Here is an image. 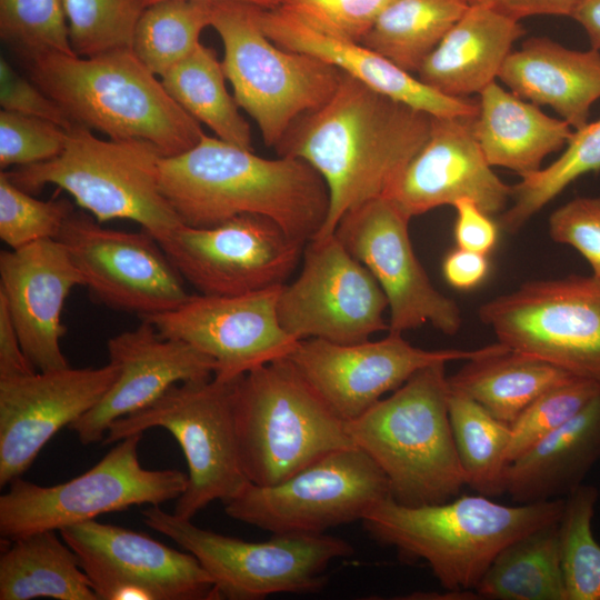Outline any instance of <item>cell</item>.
Wrapping results in <instances>:
<instances>
[{
    "label": "cell",
    "instance_id": "obj_35",
    "mask_svg": "<svg viewBox=\"0 0 600 600\" xmlns=\"http://www.w3.org/2000/svg\"><path fill=\"white\" fill-rule=\"evenodd\" d=\"M448 407L466 484L489 498L503 494L510 426L459 392L450 390Z\"/></svg>",
    "mask_w": 600,
    "mask_h": 600
},
{
    "label": "cell",
    "instance_id": "obj_8",
    "mask_svg": "<svg viewBox=\"0 0 600 600\" xmlns=\"http://www.w3.org/2000/svg\"><path fill=\"white\" fill-rule=\"evenodd\" d=\"M260 8L212 2L210 26L222 41V68L238 106L256 121L266 146L276 148L298 118L332 97L343 72L276 44L260 24Z\"/></svg>",
    "mask_w": 600,
    "mask_h": 600
},
{
    "label": "cell",
    "instance_id": "obj_14",
    "mask_svg": "<svg viewBox=\"0 0 600 600\" xmlns=\"http://www.w3.org/2000/svg\"><path fill=\"white\" fill-rule=\"evenodd\" d=\"M301 260L298 277L278 298L279 320L290 336L350 344L389 330L382 289L334 233L309 240Z\"/></svg>",
    "mask_w": 600,
    "mask_h": 600
},
{
    "label": "cell",
    "instance_id": "obj_22",
    "mask_svg": "<svg viewBox=\"0 0 600 600\" xmlns=\"http://www.w3.org/2000/svg\"><path fill=\"white\" fill-rule=\"evenodd\" d=\"M473 118L432 117L427 141L387 197L410 219L463 198L490 216L506 210L512 187L487 161Z\"/></svg>",
    "mask_w": 600,
    "mask_h": 600
},
{
    "label": "cell",
    "instance_id": "obj_18",
    "mask_svg": "<svg viewBox=\"0 0 600 600\" xmlns=\"http://www.w3.org/2000/svg\"><path fill=\"white\" fill-rule=\"evenodd\" d=\"M59 533L77 553L99 600L213 599L211 577L188 551L96 519Z\"/></svg>",
    "mask_w": 600,
    "mask_h": 600
},
{
    "label": "cell",
    "instance_id": "obj_17",
    "mask_svg": "<svg viewBox=\"0 0 600 600\" xmlns=\"http://www.w3.org/2000/svg\"><path fill=\"white\" fill-rule=\"evenodd\" d=\"M409 221L393 201L379 198L348 211L333 233L382 289L388 332L402 334L429 323L454 336L462 326L460 307L428 277L414 253Z\"/></svg>",
    "mask_w": 600,
    "mask_h": 600
},
{
    "label": "cell",
    "instance_id": "obj_34",
    "mask_svg": "<svg viewBox=\"0 0 600 600\" xmlns=\"http://www.w3.org/2000/svg\"><path fill=\"white\" fill-rule=\"evenodd\" d=\"M160 78L171 98L198 122L218 138L252 150L250 124L228 92L222 62L211 48L200 43Z\"/></svg>",
    "mask_w": 600,
    "mask_h": 600
},
{
    "label": "cell",
    "instance_id": "obj_47",
    "mask_svg": "<svg viewBox=\"0 0 600 600\" xmlns=\"http://www.w3.org/2000/svg\"><path fill=\"white\" fill-rule=\"evenodd\" d=\"M453 207L457 212L453 229L457 247L488 254L498 241V224L471 199H460Z\"/></svg>",
    "mask_w": 600,
    "mask_h": 600
},
{
    "label": "cell",
    "instance_id": "obj_20",
    "mask_svg": "<svg viewBox=\"0 0 600 600\" xmlns=\"http://www.w3.org/2000/svg\"><path fill=\"white\" fill-rule=\"evenodd\" d=\"M282 286L238 296L191 294L177 309L146 320L161 336L210 357L216 378L233 380L287 358L297 347L299 341L282 328L278 316Z\"/></svg>",
    "mask_w": 600,
    "mask_h": 600
},
{
    "label": "cell",
    "instance_id": "obj_41",
    "mask_svg": "<svg viewBox=\"0 0 600 600\" xmlns=\"http://www.w3.org/2000/svg\"><path fill=\"white\" fill-rule=\"evenodd\" d=\"M599 393L598 383L573 377L540 394L510 426L508 463L567 423Z\"/></svg>",
    "mask_w": 600,
    "mask_h": 600
},
{
    "label": "cell",
    "instance_id": "obj_24",
    "mask_svg": "<svg viewBox=\"0 0 600 600\" xmlns=\"http://www.w3.org/2000/svg\"><path fill=\"white\" fill-rule=\"evenodd\" d=\"M83 278L57 239L0 252V299L6 303L23 351L38 371L70 367L61 350L64 302Z\"/></svg>",
    "mask_w": 600,
    "mask_h": 600
},
{
    "label": "cell",
    "instance_id": "obj_51",
    "mask_svg": "<svg viewBox=\"0 0 600 600\" xmlns=\"http://www.w3.org/2000/svg\"><path fill=\"white\" fill-rule=\"evenodd\" d=\"M571 18L584 29L591 47L600 51V0H580Z\"/></svg>",
    "mask_w": 600,
    "mask_h": 600
},
{
    "label": "cell",
    "instance_id": "obj_16",
    "mask_svg": "<svg viewBox=\"0 0 600 600\" xmlns=\"http://www.w3.org/2000/svg\"><path fill=\"white\" fill-rule=\"evenodd\" d=\"M160 246L199 294L238 296L287 283L306 243L268 218L241 214L212 227L182 223Z\"/></svg>",
    "mask_w": 600,
    "mask_h": 600
},
{
    "label": "cell",
    "instance_id": "obj_39",
    "mask_svg": "<svg viewBox=\"0 0 600 600\" xmlns=\"http://www.w3.org/2000/svg\"><path fill=\"white\" fill-rule=\"evenodd\" d=\"M72 51L92 57L131 49L146 0H63Z\"/></svg>",
    "mask_w": 600,
    "mask_h": 600
},
{
    "label": "cell",
    "instance_id": "obj_2",
    "mask_svg": "<svg viewBox=\"0 0 600 600\" xmlns=\"http://www.w3.org/2000/svg\"><path fill=\"white\" fill-rule=\"evenodd\" d=\"M159 182L181 222L190 227L256 214L307 243L329 211L328 187L306 161L262 158L206 133L189 150L160 159Z\"/></svg>",
    "mask_w": 600,
    "mask_h": 600
},
{
    "label": "cell",
    "instance_id": "obj_26",
    "mask_svg": "<svg viewBox=\"0 0 600 600\" xmlns=\"http://www.w3.org/2000/svg\"><path fill=\"white\" fill-rule=\"evenodd\" d=\"M498 78L514 94L551 107L580 130L600 99V51L573 50L547 37H532L508 56Z\"/></svg>",
    "mask_w": 600,
    "mask_h": 600
},
{
    "label": "cell",
    "instance_id": "obj_42",
    "mask_svg": "<svg viewBox=\"0 0 600 600\" xmlns=\"http://www.w3.org/2000/svg\"><path fill=\"white\" fill-rule=\"evenodd\" d=\"M74 212L66 199L39 200L0 173V238L16 250L30 243L57 239Z\"/></svg>",
    "mask_w": 600,
    "mask_h": 600
},
{
    "label": "cell",
    "instance_id": "obj_48",
    "mask_svg": "<svg viewBox=\"0 0 600 600\" xmlns=\"http://www.w3.org/2000/svg\"><path fill=\"white\" fill-rule=\"evenodd\" d=\"M489 272L487 254L456 248L443 259L442 273L446 281L459 290L479 286Z\"/></svg>",
    "mask_w": 600,
    "mask_h": 600
},
{
    "label": "cell",
    "instance_id": "obj_6",
    "mask_svg": "<svg viewBox=\"0 0 600 600\" xmlns=\"http://www.w3.org/2000/svg\"><path fill=\"white\" fill-rule=\"evenodd\" d=\"M234 426L250 483L272 486L324 456L353 446L346 421L304 381L287 358L238 378Z\"/></svg>",
    "mask_w": 600,
    "mask_h": 600
},
{
    "label": "cell",
    "instance_id": "obj_23",
    "mask_svg": "<svg viewBox=\"0 0 600 600\" xmlns=\"http://www.w3.org/2000/svg\"><path fill=\"white\" fill-rule=\"evenodd\" d=\"M119 374L102 399L68 428L84 444L102 442L110 424L160 398L170 387L213 377V360L189 343L161 336L146 319L107 342Z\"/></svg>",
    "mask_w": 600,
    "mask_h": 600
},
{
    "label": "cell",
    "instance_id": "obj_44",
    "mask_svg": "<svg viewBox=\"0 0 600 600\" xmlns=\"http://www.w3.org/2000/svg\"><path fill=\"white\" fill-rule=\"evenodd\" d=\"M391 0H282L281 7L328 36L361 42Z\"/></svg>",
    "mask_w": 600,
    "mask_h": 600
},
{
    "label": "cell",
    "instance_id": "obj_15",
    "mask_svg": "<svg viewBox=\"0 0 600 600\" xmlns=\"http://www.w3.org/2000/svg\"><path fill=\"white\" fill-rule=\"evenodd\" d=\"M68 250L92 299L148 319L172 311L191 296L184 279L148 232L104 228L73 212L57 237Z\"/></svg>",
    "mask_w": 600,
    "mask_h": 600
},
{
    "label": "cell",
    "instance_id": "obj_43",
    "mask_svg": "<svg viewBox=\"0 0 600 600\" xmlns=\"http://www.w3.org/2000/svg\"><path fill=\"white\" fill-rule=\"evenodd\" d=\"M69 130L46 119L1 109L0 167H26L51 160L66 147Z\"/></svg>",
    "mask_w": 600,
    "mask_h": 600
},
{
    "label": "cell",
    "instance_id": "obj_50",
    "mask_svg": "<svg viewBox=\"0 0 600 600\" xmlns=\"http://www.w3.org/2000/svg\"><path fill=\"white\" fill-rule=\"evenodd\" d=\"M580 0H488L502 13L516 19L532 16L571 17Z\"/></svg>",
    "mask_w": 600,
    "mask_h": 600
},
{
    "label": "cell",
    "instance_id": "obj_45",
    "mask_svg": "<svg viewBox=\"0 0 600 600\" xmlns=\"http://www.w3.org/2000/svg\"><path fill=\"white\" fill-rule=\"evenodd\" d=\"M550 238L577 250L600 278V197H578L549 217Z\"/></svg>",
    "mask_w": 600,
    "mask_h": 600
},
{
    "label": "cell",
    "instance_id": "obj_40",
    "mask_svg": "<svg viewBox=\"0 0 600 600\" xmlns=\"http://www.w3.org/2000/svg\"><path fill=\"white\" fill-rule=\"evenodd\" d=\"M0 36L24 59L74 54L63 0H0Z\"/></svg>",
    "mask_w": 600,
    "mask_h": 600
},
{
    "label": "cell",
    "instance_id": "obj_3",
    "mask_svg": "<svg viewBox=\"0 0 600 600\" xmlns=\"http://www.w3.org/2000/svg\"><path fill=\"white\" fill-rule=\"evenodd\" d=\"M29 78L74 124L113 140H138L162 157L182 153L204 132L132 49L92 57L44 53L28 59Z\"/></svg>",
    "mask_w": 600,
    "mask_h": 600
},
{
    "label": "cell",
    "instance_id": "obj_27",
    "mask_svg": "<svg viewBox=\"0 0 600 600\" xmlns=\"http://www.w3.org/2000/svg\"><path fill=\"white\" fill-rule=\"evenodd\" d=\"M524 28L490 3L471 2L426 58L417 78L442 94L467 98L498 78Z\"/></svg>",
    "mask_w": 600,
    "mask_h": 600
},
{
    "label": "cell",
    "instance_id": "obj_10",
    "mask_svg": "<svg viewBox=\"0 0 600 600\" xmlns=\"http://www.w3.org/2000/svg\"><path fill=\"white\" fill-rule=\"evenodd\" d=\"M237 379L173 384L148 407L113 421L102 440H119L151 428H163L177 440L188 466V487L174 514L192 519L216 500L236 497L249 482L239 453L233 400Z\"/></svg>",
    "mask_w": 600,
    "mask_h": 600
},
{
    "label": "cell",
    "instance_id": "obj_21",
    "mask_svg": "<svg viewBox=\"0 0 600 600\" xmlns=\"http://www.w3.org/2000/svg\"><path fill=\"white\" fill-rule=\"evenodd\" d=\"M118 374L109 361L0 378V486L20 478L58 431L102 399Z\"/></svg>",
    "mask_w": 600,
    "mask_h": 600
},
{
    "label": "cell",
    "instance_id": "obj_19",
    "mask_svg": "<svg viewBox=\"0 0 600 600\" xmlns=\"http://www.w3.org/2000/svg\"><path fill=\"white\" fill-rule=\"evenodd\" d=\"M494 347L496 343L471 350H427L411 344L401 333L388 332L380 340L350 344L316 338L300 340L287 359L327 406L348 422L420 369L467 361Z\"/></svg>",
    "mask_w": 600,
    "mask_h": 600
},
{
    "label": "cell",
    "instance_id": "obj_29",
    "mask_svg": "<svg viewBox=\"0 0 600 600\" xmlns=\"http://www.w3.org/2000/svg\"><path fill=\"white\" fill-rule=\"evenodd\" d=\"M472 131L491 167L521 178L540 170L544 158L567 146L573 133L563 119L546 114L496 81L479 93Z\"/></svg>",
    "mask_w": 600,
    "mask_h": 600
},
{
    "label": "cell",
    "instance_id": "obj_46",
    "mask_svg": "<svg viewBox=\"0 0 600 600\" xmlns=\"http://www.w3.org/2000/svg\"><path fill=\"white\" fill-rule=\"evenodd\" d=\"M0 104L3 110L42 118L68 130L74 126L52 98L4 58L0 59Z\"/></svg>",
    "mask_w": 600,
    "mask_h": 600
},
{
    "label": "cell",
    "instance_id": "obj_4",
    "mask_svg": "<svg viewBox=\"0 0 600 600\" xmlns=\"http://www.w3.org/2000/svg\"><path fill=\"white\" fill-rule=\"evenodd\" d=\"M563 506L564 498L507 506L479 493L410 507L388 497L362 523L378 542L426 561L444 590L471 592L507 546L559 521Z\"/></svg>",
    "mask_w": 600,
    "mask_h": 600
},
{
    "label": "cell",
    "instance_id": "obj_1",
    "mask_svg": "<svg viewBox=\"0 0 600 600\" xmlns=\"http://www.w3.org/2000/svg\"><path fill=\"white\" fill-rule=\"evenodd\" d=\"M431 120L343 73L324 104L294 121L274 149L306 161L328 187V216L314 238L332 234L348 211L389 196Z\"/></svg>",
    "mask_w": 600,
    "mask_h": 600
},
{
    "label": "cell",
    "instance_id": "obj_11",
    "mask_svg": "<svg viewBox=\"0 0 600 600\" xmlns=\"http://www.w3.org/2000/svg\"><path fill=\"white\" fill-rule=\"evenodd\" d=\"M143 432L118 442L92 468L66 482L44 487L17 478L0 497V536L11 541L56 530L132 506L177 500L188 474L177 469H144L138 456Z\"/></svg>",
    "mask_w": 600,
    "mask_h": 600
},
{
    "label": "cell",
    "instance_id": "obj_32",
    "mask_svg": "<svg viewBox=\"0 0 600 600\" xmlns=\"http://www.w3.org/2000/svg\"><path fill=\"white\" fill-rule=\"evenodd\" d=\"M559 521L507 546L493 560L474 592L498 600H566Z\"/></svg>",
    "mask_w": 600,
    "mask_h": 600
},
{
    "label": "cell",
    "instance_id": "obj_33",
    "mask_svg": "<svg viewBox=\"0 0 600 600\" xmlns=\"http://www.w3.org/2000/svg\"><path fill=\"white\" fill-rule=\"evenodd\" d=\"M470 4V0H391L362 44L417 73Z\"/></svg>",
    "mask_w": 600,
    "mask_h": 600
},
{
    "label": "cell",
    "instance_id": "obj_30",
    "mask_svg": "<svg viewBox=\"0 0 600 600\" xmlns=\"http://www.w3.org/2000/svg\"><path fill=\"white\" fill-rule=\"evenodd\" d=\"M574 376L542 359L513 351L500 342L488 353L467 360L448 383L491 416L511 426L548 389Z\"/></svg>",
    "mask_w": 600,
    "mask_h": 600
},
{
    "label": "cell",
    "instance_id": "obj_49",
    "mask_svg": "<svg viewBox=\"0 0 600 600\" xmlns=\"http://www.w3.org/2000/svg\"><path fill=\"white\" fill-rule=\"evenodd\" d=\"M36 371L23 351L6 303L0 299V378L24 376Z\"/></svg>",
    "mask_w": 600,
    "mask_h": 600
},
{
    "label": "cell",
    "instance_id": "obj_36",
    "mask_svg": "<svg viewBox=\"0 0 600 600\" xmlns=\"http://www.w3.org/2000/svg\"><path fill=\"white\" fill-rule=\"evenodd\" d=\"M212 2L167 0L148 6L132 40V51L154 74L162 77L201 42L211 22Z\"/></svg>",
    "mask_w": 600,
    "mask_h": 600
},
{
    "label": "cell",
    "instance_id": "obj_5",
    "mask_svg": "<svg viewBox=\"0 0 600 600\" xmlns=\"http://www.w3.org/2000/svg\"><path fill=\"white\" fill-rule=\"evenodd\" d=\"M446 364L420 369L346 422L352 444L380 468L390 497L403 506L447 502L467 486L449 418Z\"/></svg>",
    "mask_w": 600,
    "mask_h": 600
},
{
    "label": "cell",
    "instance_id": "obj_12",
    "mask_svg": "<svg viewBox=\"0 0 600 600\" xmlns=\"http://www.w3.org/2000/svg\"><path fill=\"white\" fill-rule=\"evenodd\" d=\"M478 316L509 349L600 386V278L527 281L481 304Z\"/></svg>",
    "mask_w": 600,
    "mask_h": 600
},
{
    "label": "cell",
    "instance_id": "obj_53",
    "mask_svg": "<svg viewBox=\"0 0 600 600\" xmlns=\"http://www.w3.org/2000/svg\"><path fill=\"white\" fill-rule=\"evenodd\" d=\"M471 2H483V3H488V0H470Z\"/></svg>",
    "mask_w": 600,
    "mask_h": 600
},
{
    "label": "cell",
    "instance_id": "obj_13",
    "mask_svg": "<svg viewBox=\"0 0 600 600\" xmlns=\"http://www.w3.org/2000/svg\"><path fill=\"white\" fill-rule=\"evenodd\" d=\"M390 497L386 476L356 446L336 450L272 486L248 483L224 502L228 517L272 534H321L362 521Z\"/></svg>",
    "mask_w": 600,
    "mask_h": 600
},
{
    "label": "cell",
    "instance_id": "obj_28",
    "mask_svg": "<svg viewBox=\"0 0 600 600\" xmlns=\"http://www.w3.org/2000/svg\"><path fill=\"white\" fill-rule=\"evenodd\" d=\"M600 460V393L567 423L508 463L504 493L514 503L564 498Z\"/></svg>",
    "mask_w": 600,
    "mask_h": 600
},
{
    "label": "cell",
    "instance_id": "obj_25",
    "mask_svg": "<svg viewBox=\"0 0 600 600\" xmlns=\"http://www.w3.org/2000/svg\"><path fill=\"white\" fill-rule=\"evenodd\" d=\"M259 20L264 33L279 47L319 58L371 89L432 117L473 118L478 113V102L442 94L361 42L322 33L281 6L260 8Z\"/></svg>",
    "mask_w": 600,
    "mask_h": 600
},
{
    "label": "cell",
    "instance_id": "obj_7",
    "mask_svg": "<svg viewBox=\"0 0 600 600\" xmlns=\"http://www.w3.org/2000/svg\"><path fill=\"white\" fill-rule=\"evenodd\" d=\"M161 158L146 142L103 140L74 124L59 156L7 173L30 193L54 184L98 222L133 221L161 244L182 224L160 188Z\"/></svg>",
    "mask_w": 600,
    "mask_h": 600
},
{
    "label": "cell",
    "instance_id": "obj_52",
    "mask_svg": "<svg viewBox=\"0 0 600 600\" xmlns=\"http://www.w3.org/2000/svg\"><path fill=\"white\" fill-rule=\"evenodd\" d=\"M147 4L150 6L152 3H157L160 1H167V0H146ZM192 1H207V2H219V1H238V2H246L250 4H254L264 9H274L281 6L282 0H192Z\"/></svg>",
    "mask_w": 600,
    "mask_h": 600
},
{
    "label": "cell",
    "instance_id": "obj_37",
    "mask_svg": "<svg viewBox=\"0 0 600 600\" xmlns=\"http://www.w3.org/2000/svg\"><path fill=\"white\" fill-rule=\"evenodd\" d=\"M600 170V119L572 133L566 150L548 167L512 186V204L500 217L507 232L519 231L574 180Z\"/></svg>",
    "mask_w": 600,
    "mask_h": 600
},
{
    "label": "cell",
    "instance_id": "obj_38",
    "mask_svg": "<svg viewBox=\"0 0 600 600\" xmlns=\"http://www.w3.org/2000/svg\"><path fill=\"white\" fill-rule=\"evenodd\" d=\"M598 497L584 483L564 497L558 538L566 600H600V543L592 532Z\"/></svg>",
    "mask_w": 600,
    "mask_h": 600
},
{
    "label": "cell",
    "instance_id": "obj_31",
    "mask_svg": "<svg viewBox=\"0 0 600 600\" xmlns=\"http://www.w3.org/2000/svg\"><path fill=\"white\" fill-rule=\"evenodd\" d=\"M57 532L8 541L0 557V600H99L77 553Z\"/></svg>",
    "mask_w": 600,
    "mask_h": 600
},
{
    "label": "cell",
    "instance_id": "obj_9",
    "mask_svg": "<svg viewBox=\"0 0 600 600\" xmlns=\"http://www.w3.org/2000/svg\"><path fill=\"white\" fill-rule=\"evenodd\" d=\"M141 514L150 529L197 558L213 581V599L314 593L324 587L330 563L353 553L348 541L327 533L273 534L251 542L199 528L160 506H148Z\"/></svg>",
    "mask_w": 600,
    "mask_h": 600
}]
</instances>
